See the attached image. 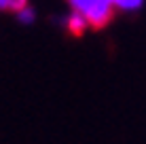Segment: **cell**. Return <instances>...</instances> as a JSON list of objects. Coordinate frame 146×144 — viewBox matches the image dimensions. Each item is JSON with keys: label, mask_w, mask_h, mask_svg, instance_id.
Instances as JSON below:
<instances>
[{"label": "cell", "mask_w": 146, "mask_h": 144, "mask_svg": "<svg viewBox=\"0 0 146 144\" xmlns=\"http://www.w3.org/2000/svg\"><path fill=\"white\" fill-rule=\"evenodd\" d=\"M70 11L78 13L89 23V30H102L112 21L117 9L110 0H68Z\"/></svg>", "instance_id": "obj_1"}, {"label": "cell", "mask_w": 146, "mask_h": 144, "mask_svg": "<svg viewBox=\"0 0 146 144\" xmlns=\"http://www.w3.org/2000/svg\"><path fill=\"white\" fill-rule=\"evenodd\" d=\"M62 26H64V30H66L68 34H72V36H76V38L83 36V34L89 30V23L74 11H70V13H66L62 17Z\"/></svg>", "instance_id": "obj_2"}, {"label": "cell", "mask_w": 146, "mask_h": 144, "mask_svg": "<svg viewBox=\"0 0 146 144\" xmlns=\"http://www.w3.org/2000/svg\"><path fill=\"white\" fill-rule=\"evenodd\" d=\"M15 19H17L21 26H32V23L36 21V9H34L32 4H28V7L19 9V11L15 13Z\"/></svg>", "instance_id": "obj_3"}, {"label": "cell", "mask_w": 146, "mask_h": 144, "mask_svg": "<svg viewBox=\"0 0 146 144\" xmlns=\"http://www.w3.org/2000/svg\"><path fill=\"white\" fill-rule=\"evenodd\" d=\"M110 2H112V7L117 9V11L133 13V11H138V9L144 4V0H110Z\"/></svg>", "instance_id": "obj_4"}, {"label": "cell", "mask_w": 146, "mask_h": 144, "mask_svg": "<svg viewBox=\"0 0 146 144\" xmlns=\"http://www.w3.org/2000/svg\"><path fill=\"white\" fill-rule=\"evenodd\" d=\"M0 13H17V2L15 0H0Z\"/></svg>", "instance_id": "obj_5"}]
</instances>
